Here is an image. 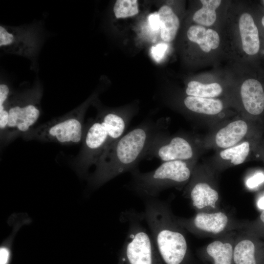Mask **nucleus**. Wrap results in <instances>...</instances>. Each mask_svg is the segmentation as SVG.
<instances>
[{
	"label": "nucleus",
	"mask_w": 264,
	"mask_h": 264,
	"mask_svg": "<svg viewBox=\"0 0 264 264\" xmlns=\"http://www.w3.org/2000/svg\"><path fill=\"white\" fill-rule=\"evenodd\" d=\"M161 120H148L122 135L103 153L89 177L91 187L97 188L117 176L135 169L145 158L155 137L163 131Z\"/></svg>",
	"instance_id": "1"
},
{
	"label": "nucleus",
	"mask_w": 264,
	"mask_h": 264,
	"mask_svg": "<svg viewBox=\"0 0 264 264\" xmlns=\"http://www.w3.org/2000/svg\"><path fill=\"white\" fill-rule=\"evenodd\" d=\"M143 219L163 264H191V254L184 229L169 203L157 198H144Z\"/></svg>",
	"instance_id": "2"
},
{
	"label": "nucleus",
	"mask_w": 264,
	"mask_h": 264,
	"mask_svg": "<svg viewBox=\"0 0 264 264\" xmlns=\"http://www.w3.org/2000/svg\"><path fill=\"white\" fill-rule=\"evenodd\" d=\"M132 116L124 111H107L92 122L84 138L79 163L80 172L86 173L95 166L105 150L124 135Z\"/></svg>",
	"instance_id": "3"
},
{
	"label": "nucleus",
	"mask_w": 264,
	"mask_h": 264,
	"mask_svg": "<svg viewBox=\"0 0 264 264\" xmlns=\"http://www.w3.org/2000/svg\"><path fill=\"white\" fill-rule=\"evenodd\" d=\"M120 220L128 224V232L118 257L119 264H163L142 212L131 209Z\"/></svg>",
	"instance_id": "4"
},
{
	"label": "nucleus",
	"mask_w": 264,
	"mask_h": 264,
	"mask_svg": "<svg viewBox=\"0 0 264 264\" xmlns=\"http://www.w3.org/2000/svg\"><path fill=\"white\" fill-rule=\"evenodd\" d=\"M129 187L139 196L146 198H157L164 190L172 186L180 187L187 182L192 175L186 161L164 162L150 172L142 173L135 169Z\"/></svg>",
	"instance_id": "5"
},
{
	"label": "nucleus",
	"mask_w": 264,
	"mask_h": 264,
	"mask_svg": "<svg viewBox=\"0 0 264 264\" xmlns=\"http://www.w3.org/2000/svg\"><path fill=\"white\" fill-rule=\"evenodd\" d=\"M42 96V88L38 79L30 88L11 93L6 103L8 122L1 136L10 139L19 134L28 132L40 117Z\"/></svg>",
	"instance_id": "6"
},
{
	"label": "nucleus",
	"mask_w": 264,
	"mask_h": 264,
	"mask_svg": "<svg viewBox=\"0 0 264 264\" xmlns=\"http://www.w3.org/2000/svg\"><path fill=\"white\" fill-rule=\"evenodd\" d=\"M41 22L21 25L0 24V47L3 52L26 58L37 69V61L45 41Z\"/></svg>",
	"instance_id": "7"
},
{
	"label": "nucleus",
	"mask_w": 264,
	"mask_h": 264,
	"mask_svg": "<svg viewBox=\"0 0 264 264\" xmlns=\"http://www.w3.org/2000/svg\"><path fill=\"white\" fill-rule=\"evenodd\" d=\"M89 102L87 101L65 116L42 125L25 135L31 138L60 144L80 143L83 138V118Z\"/></svg>",
	"instance_id": "8"
},
{
	"label": "nucleus",
	"mask_w": 264,
	"mask_h": 264,
	"mask_svg": "<svg viewBox=\"0 0 264 264\" xmlns=\"http://www.w3.org/2000/svg\"><path fill=\"white\" fill-rule=\"evenodd\" d=\"M176 220L185 230L197 236L214 239L241 231L243 223L221 210L198 212L190 218L176 216Z\"/></svg>",
	"instance_id": "9"
},
{
	"label": "nucleus",
	"mask_w": 264,
	"mask_h": 264,
	"mask_svg": "<svg viewBox=\"0 0 264 264\" xmlns=\"http://www.w3.org/2000/svg\"><path fill=\"white\" fill-rule=\"evenodd\" d=\"M193 154V147L187 139L181 136L166 138L162 131L154 140L144 158H156L163 162L186 161Z\"/></svg>",
	"instance_id": "10"
},
{
	"label": "nucleus",
	"mask_w": 264,
	"mask_h": 264,
	"mask_svg": "<svg viewBox=\"0 0 264 264\" xmlns=\"http://www.w3.org/2000/svg\"><path fill=\"white\" fill-rule=\"evenodd\" d=\"M184 196L190 200L191 206L196 212H212L220 210L219 192L206 181L191 182Z\"/></svg>",
	"instance_id": "11"
},
{
	"label": "nucleus",
	"mask_w": 264,
	"mask_h": 264,
	"mask_svg": "<svg viewBox=\"0 0 264 264\" xmlns=\"http://www.w3.org/2000/svg\"><path fill=\"white\" fill-rule=\"evenodd\" d=\"M237 233L233 232L214 239L198 252L205 264H235L234 246Z\"/></svg>",
	"instance_id": "12"
},
{
	"label": "nucleus",
	"mask_w": 264,
	"mask_h": 264,
	"mask_svg": "<svg viewBox=\"0 0 264 264\" xmlns=\"http://www.w3.org/2000/svg\"><path fill=\"white\" fill-rule=\"evenodd\" d=\"M235 264H264V248L249 234L237 233L234 246Z\"/></svg>",
	"instance_id": "13"
},
{
	"label": "nucleus",
	"mask_w": 264,
	"mask_h": 264,
	"mask_svg": "<svg viewBox=\"0 0 264 264\" xmlns=\"http://www.w3.org/2000/svg\"><path fill=\"white\" fill-rule=\"evenodd\" d=\"M242 101L245 109L254 115L264 110V91L260 82L254 79L244 81L241 88Z\"/></svg>",
	"instance_id": "14"
},
{
	"label": "nucleus",
	"mask_w": 264,
	"mask_h": 264,
	"mask_svg": "<svg viewBox=\"0 0 264 264\" xmlns=\"http://www.w3.org/2000/svg\"><path fill=\"white\" fill-rule=\"evenodd\" d=\"M239 25L243 50L248 55L257 54L260 48L259 32L251 15L243 13Z\"/></svg>",
	"instance_id": "15"
},
{
	"label": "nucleus",
	"mask_w": 264,
	"mask_h": 264,
	"mask_svg": "<svg viewBox=\"0 0 264 264\" xmlns=\"http://www.w3.org/2000/svg\"><path fill=\"white\" fill-rule=\"evenodd\" d=\"M247 124L242 120H236L218 131L216 135V142L222 148L231 147L239 142L246 134Z\"/></svg>",
	"instance_id": "16"
},
{
	"label": "nucleus",
	"mask_w": 264,
	"mask_h": 264,
	"mask_svg": "<svg viewBox=\"0 0 264 264\" xmlns=\"http://www.w3.org/2000/svg\"><path fill=\"white\" fill-rule=\"evenodd\" d=\"M158 14L161 22V38L165 42H171L175 39L179 28V19L167 5L161 6Z\"/></svg>",
	"instance_id": "17"
},
{
	"label": "nucleus",
	"mask_w": 264,
	"mask_h": 264,
	"mask_svg": "<svg viewBox=\"0 0 264 264\" xmlns=\"http://www.w3.org/2000/svg\"><path fill=\"white\" fill-rule=\"evenodd\" d=\"M184 104L189 110L199 113L215 115L223 109V104L219 99L188 96Z\"/></svg>",
	"instance_id": "18"
},
{
	"label": "nucleus",
	"mask_w": 264,
	"mask_h": 264,
	"mask_svg": "<svg viewBox=\"0 0 264 264\" xmlns=\"http://www.w3.org/2000/svg\"><path fill=\"white\" fill-rule=\"evenodd\" d=\"M202 7L194 14L193 19L196 23L205 26L212 25L216 20L215 10L221 3L220 0H201Z\"/></svg>",
	"instance_id": "19"
},
{
	"label": "nucleus",
	"mask_w": 264,
	"mask_h": 264,
	"mask_svg": "<svg viewBox=\"0 0 264 264\" xmlns=\"http://www.w3.org/2000/svg\"><path fill=\"white\" fill-rule=\"evenodd\" d=\"M222 91L221 86L217 83L203 84L197 81L188 83L186 93L191 96L211 98L219 95Z\"/></svg>",
	"instance_id": "20"
},
{
	"label": "nucleus",
	"mask_w": 264,
	"mask_h": 264,
	"mask_svg": "<svg viewBox=\"0 0 264 264\" xmlns=\"http://www.w3.org/2000/svg\"><path fill=\"white\" fill-rule=\"evenodd\" d=\"M249 151V143L244 142L236 147L222 151L220 153V156L222 159L230 160L231 163L237 165L244 162Z\"/></svg>",
	"instance_id": "21"
},
{
	"label": "nucleus",
	"mask_w": 264,
	"mask_h": 264,
	"mask_svg": "<svg viewBox=\"0 0 264 264\" xmlns=\"http://www.w3.org/2000/svg\"><path fill=\"white\" fill-rule=\"evenodd\" d=\"M113 12L117 19L126 18L137 15L139 12L137 0H117L113 6Z\"/></svg>",
	"instance_id": "22"
},
{
	"label": "nucleus",
	"mask_w": 264,
	"mask_h": 264,
	"mask_svg": "<svg viewBox=\"0 0 264 264\" xmlns=\"http://www.w3.org/2000/svg\"><path fill=\"white\" fill-rule=\"evenodd\" d=\"M189 40L198 44L201 50L206 52L211 50L206 41V29L201 25H192L187 32Z\"/></svg>",
	"instance_id": "23"
},
{
	"label": "nucleus",
	"mask_w": 264,
	"mask_h": 264,
	"mask_svg": "<svg viewBox=\"0 0 264 264\" xmlns=\"http://www.w3.org/2000/svg\"><path fill=\"white\" fill-rule=\"evenodd\" d=\"M168 49V44L161 43L152 46L151 55L154 60L157 63H160L165 56Z\"/></svg>",
	"instance_id": "24"
},
{
	"label": "nucleus",
	"mask_w": 264,
	"mask_h": 264,
	"mask_svg": "<svg viewBox=\"0 0 264 264\" xmlns=\"http://www.w3.org/2000/svg\"><path fill=\"white\" fill-rule=\"evenodd\" d=\"M206 41L211 49L217 48L220 44V37L218 33L213 29H207Z\"/></svg>",
	"instance_id": "25"
},
{
	"label": "nucleus",
	"mask_w": 264,
	"mask_h": 264,
	"mask_svg": "<svg viewBox=\"0 0 264 264\" xmlns=\"http://www.w3.org/2000/svg\"><path fill=\"white\" fill-rule=\"evenodd\" d=\"M264 182V174L258 172L249 177L245 182L246 187L250 189L258 187Z\"/></svg>",
	"instance_id": "26"
},
{
	"label": "nucleus",
	"mask_w": 264,
	"mask_h": 264,
	"mask_svg": "<svg viewBox=\"0 0 264 264\" xmlns=\"http://www.w3.org/2000/svg\"><path fill=\"white\" fill-rule=\"evenodd\" d=\"M149 24L152 30L157 31L161 28V22L158 12L151 14L148 17Z\"/></svg>",
	"instance_id": "27"
},
{
	"label": "nucleus",
	"mask_w": 264,
	"mask_h": 264,
	"mask_svg": "<svg viewBox=\"0 0 264 264\" xmlns=\"http://www.w3.org/2000/svg\"><path fill=\"white\" fill-rule=\"evenodd\" d=\"M257 205L258 208L264 210V195L258 198L257 202Z\"/></svg>",
	"instance_id": "28"
},
{
	"label": "nucleus",
	"mask_w": 264,
	"mask_h": 264,
	"mask_svg": "<svg viewBox=\"0 0 264 264\" xmlns=\"http://www.w3.org/2000/svg\"><path fill=\"white\" fill-rule=\"evenodd\" d=\"M260 223L264 226V210H263L259 218Z\"/></svg>",
	"instance_id": "29"
},
{
	"label": "nucleus",
	"mask_w": 264,
	"mask_h": 264,
	"mask_svg": "<svg viewBox=\"0 0 264 264\" xmlns=\"http://www.w3.org/2000/svg\"><path fill=\"white\" fill-rule=\"evenodd\" d=\"M262 23L263 25L264 26V16L263 17L262 19Z\"/></svg>",
	"instance_id": "30"
}]
</instances>
